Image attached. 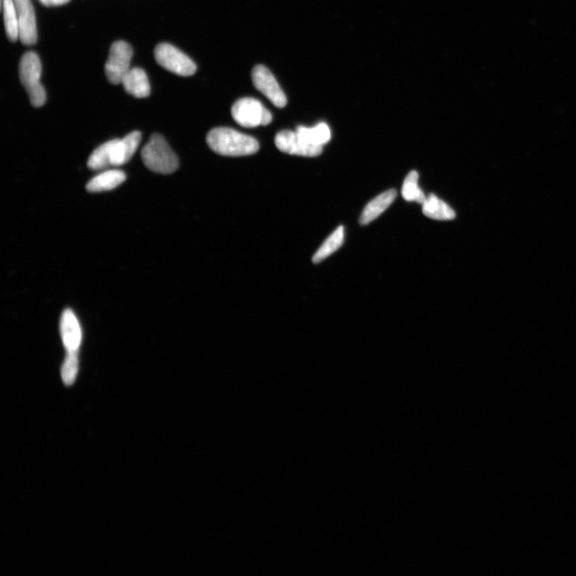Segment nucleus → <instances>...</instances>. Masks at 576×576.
<instances>
[{
  "label": "nucleus",
  "instance_id": "14",
  "mask_svg": "<svg viewBox=\"0 0 576 576\" xmlns=\"http://www.w3.org/2000/svg\"><path fill=\"white\" fill-rule=\"evenodd\" d=\"M397 192L395 189H390L383 192L369 202L364 209L359 223L366 225L372 222L391 206L396 198Z\"/></svg>",
  "mask_w": 576,
  "mask_h": 576
},
{
  "label": "nucleus",
  "instance_id": "11",
  "mask_svg": "<svg viewBox=\"0 0 576 576\" xmlns=\"http://www.w3.org/2000/svg\"><path fill=\"white\" fill-rule=\"evenodd\" d=\"M60 334L67 352H78L82 342L79 320L71 309L63 312L60 320Z\"/></svg>",
  "mask_w": 576,
  "mask_h": 576
},
{
  "label": "nucleus",
  "instance_id": "1",
  "mask_svg": "<svg viewBox=\"0 0 576 576\" xmlns=\"http://www.w3.org/2000/svg\"><path fill=\"white\" fill-rule=\"evenodd\" d=\"M141 138V132L133 131L121 139H113L100 145L88 159L87 167L93 170H104L124 165L136 153Z\"/></svg>",
  "mask_w": 576,
  "mask_h": 576
},
{
  "label": "nucleus",
  "instance_id": "21",
  "mask_svg": "<svg viewBox=\"0 0 576 576\" xmlns=\"http://www.w3.org/2000/svg\"><path fill=\"white\" fill-rule=\"evenodd\" d=\"M70 0H49L48 7H55L68 3Z\"/></svg>",
  "mask_w": 576,
  "mask_h": 576
},
{
  "label": "nucleus",
  "instance_id": "19",
  "mask_svg": "<svg viewBox=\"0 0 576 576\" xmlns=\"http://www.w3.org/2000/svg\"><path fill=\"white\" fill-rule=\"evenodd\" d=\"M418 180H419V174L415 170H411L405 178L402 195L405 200L417 202L423 205L427 197L418 185Z\"/></svg>",
  "mask_w": 576,
  "mask_h": 576
},
{
  "label": "nucleus",
  "instance_id": "7",
  "mask_svg": "<svg viewBox=\"0 0 576 576\" xmlns=\"http://www.w3.org/2000/svg\"><path fill=\"white\" fill-rule=\"evenodd\" d=\"M132 55L133 50L128 43L117 41L112 44L105 65L107 78L112 85L122 83L125 75L131 69Z\"/></svg>",
  "mask_w": 576,
  "mask_h": 576
},
{
  "label": "nucleus",
  "instance_id": "16",
  "mask_svg": "<svg viewBox=\"0 0 576 576\" xmlns=\"http://www.w3.org/2000/svg\"><path fill=\"white\" fill-rule=\"evenodd\" d=\"M296 132L309 144L319 147L324 146L332 137L330 129L325 123H320L313 128L299 126Z\"/></svg>",
  "mask_w": 576,
  "mask_h": 576
},
{
  "label": "nucleus",
  "instance_id": "18",
  "mask_svg": "<svg viewBox=\"0 0 576 576\" xmlns=\"http://www.w3.org/2000/svg\"><path fill=\"white\" fill-rule=\"evenodd\" d=\"M2 10L6 34L11 41L15 42L20 39V28L15 0H2Z\"/></svg>",
  "mask_w": 576,
  "mask_h": 576
},
{
  "label": "nucleus",
  "instance_id": "17",
  "mask_svg": "<svg viewBox=\"0 0 576 576\" xmlns=\"http://www.w3.org/2000/svg\"><path fill=\"white\" fill-rule=\"evenodd\" d=\"M344 242V229L339 226L329 237L313 257L314 263H320L341 248Z\"/></svg>",
  "mask_w": 576,
  "mask_h": 576
},
{
  "label": "nucleus",
  "instance_id": "15",
  "mask_svg": "<svg viewBox=\"0 0 576 576\" xmlns=\"http://www.w3.org/2000/svg\"><path fill=\"white\" fill-rule=\"evenodd\" d=\"M422 205L423 214L430 219L452 220L455 218L453 209L433 194L429 195Z\"/></svg>",
  "mask_w": 576,
  "mask_h": 576
},
{
  "label": "nucleus",
  "instance_id": "12",
  "mask_svg": "<svg viewBox=\"0 0 576 576\" xmlns=\"http://www.w3.org/2000/svg\"><path fill=\"white\" fill-rule=\"evenodd\" d=\"M126 180V175L121 170L106 169L87 183V190L97 193L111 191L121 185Z\"/></svg>",
  "mask_w": 576,
  "mask_h": 576
},
{
  "label": "nucleus",
  "instance_id": "20",
  "mask_svg": "<svg viewBox=\"0 0 576 576\" xmlns=\"http://www.w3.org/2000/svg\"><path fill=\"white\" fill-rule=\"evenodd\" d=\"M79 371L78 352H67L61 369V377L63 383L71 386L75 381Z\"/></svg>",
  "mask_w": 576,
  "mask_h": 576
},
{
  "label": "nucleus",
  "instance_id": "10",
  "mask_svg": "<svg viewBox=\"0 0 576 576\" xmlns=\"http://www.w3.org/2000/svg\"><path fill=\"white\" fill-rule=\"evenodd\" d=\"M20 28V40L24 45H34L37 42L35 10L31 0H15Z\"/></svg>",
  "mask_w": 576,
  "mask_h": 576
},
{
  "label": "nucleus",
  "instance_id": "3",
  "mask_svg": "<svg viewBox=\"0 0 576 576\" xmlns=\"http://www.w3.org/2000/svg\"><path fill=\"white\" fill-rule=\"evenodd\" d=\"M141 156L144 165L156 173L172 174L179 168L178 157L160 134L151 136L142 150Z\"/></svg>",
  "mask_w": 576,
  "mask_h": 576
},
{
  "label": "nucleus",
  "instance_id": "5",
  "mask_svg": "<svg viewBox=\"0 0 576 576\" xmlns=\"http://www.w3.org/2000/svg\"><path fill=\"white\" fill-rule=\"evenodd\" d=\"M232 115L235 121L244 128L252 129L267 126L272 120L271 113L254 98H242L232 106Z\"/></svg>",
  "mask_w": 576,
  "mask_h": 576
},
{
  "label": "nucleus",
  "instance_id": "4",
  "mask_svg": "<svg viewBox=\"0 0 576 576\" xmlns=\"http://www.w3.org/2000/svg\"><path fill=\"white\" fill-rule=\"evenodd\" d=\"M42 65L39 56L33 52L27 53L20 63V78L26 89L31 105L42 107L46 102L45 89L40 83Z\"/></svg>",
  "mask_w": 576,
  "mask_h": 576
},
{
  "label": "nucleus",
  "instance_id": "2",
  "mask_svg": "<svg viewBox=\"0 0 576 576\" xmlns=\"http://www.w3.org/2000/svg\"><path fill=\"white\" fill-rule=\"evenodd\" d=\"M207 143L214 153L224 156H250L259 149L255 138L229 128H217L209 131Z\"/></svg>",
  "mask_w": 576,
  "mask_h": 576
},
{
  "label": "nucleus",
  "instance_id": "9",
  "mask_svg": "<svg viewBox=\"0 0 576 576\" xmlns=\"http://www.w3.org/2000/svg\"><path fill=\"white\" fill-rule=\"evenodd\" d=\"M275 143L282 153L305 157H315L321 155L322 147L314 146L302 138L298 133L292 131L278 132Z\"/></svg>",
  "mask_w": 576,
  "mask_h": 576
},
{
  "label": "nucleus",
  "instance_id": "8",
  "mask_svg": "<svg viewBox=\"0 0 576 576\" xmlns=\"http://www.w3.org/2000/svg\"><path fill=\"white\" fill-rule=\"evenodd\" d=\"M251 78L256 89L276 107L283 109L287 105L286 94H284L274 75L267 67L263 65L256 66L252 70Z\"/></svg>",
  "mask_w": 576,
  "mask_h": 576
},
{
  "label": "nucleus",
  "instance_id": "22",
  "mask_svg": "<svg viewBox=\"0 0 576 576\" xmlns=\"http://www.w3.org/2000/svg\"><path fill=\"white\" fill-rule=\"evenodd\" d=\"M40 2H41L43 4V5L48 6V3H49V0H40Z\"/></svg>",
  "mask_w": 576,
  "mask_h": 576
},
{
  "label": "nucleus",
  "instance_id": "6",
  "mask_svg": "<svg viewBox=\"0 0 576 576\" xmlns=\"http://www.w3.org/2000/svg\"><path fill=\"white\" fill-rule=\"evenodd\" d=\"M155 57L161 66L181 77H191L196 72L195 63L172 44H159L155 49Z\"/></svg>",
  "mask_w": 576,
  "mask_h": 576
},
{
  "label": "nucleus",
  "instance_id": "13",
  "mask_svg": "<svg viewBox=\"0 0 576 576\" xmlns=\"http://www.w3.org/2000/svg\"><path fill=\"white\" fill-rule=\"evenodd\" d=\"M121 84L126 92L136 98H146L151 93L148 75L141 68L130 69Z\"/></svg>",
  "mask_w": 576,
  "mask_h": 576
}]
</instances>
